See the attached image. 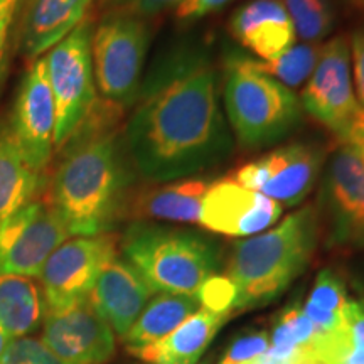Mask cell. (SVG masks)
Returning a JSON list of instances; mask_svg holds the SVG:
<instances>
[{"mask_svg": "<svg viewBox=\"0 0 364 364\" xmlns=\"http://www.w3.org/2000/svg\"><path fill=\"white\" fill-rule=\"evenodd\" d=\"M233 38L255 53L260 61L280 56L295 44L294 24L282 0H252L230 21Z\"/></svg>", "mask_w": 364, "mask_h": 364, "instance_id": "obj_18", "label": "cell"}, {"mask_svg": "<svg viewBox=\"0 0 364 364\" xmlns=\"http://www.w3.org/2000/svg\"><path fill=\"white\" fill-rule=\"evenodd\" d=\"M11 336L7 334L6 332V329H4L2 326H0V358L4 356V353H6V349H7V346H9V343H11Z\"/></svg>", "mask_w": 364, "mask_h": 364, "instance_id": "obj_35", "label": "cell"}, {"mask_svg": "<svg viewBox=\"0 0 364 364\" xmlns=\"http://www.w3.org/2000/svg\"><path fill=\"white\" fill-rule=\"evenodd\" d=\"M245 364H322V363H318L309 351H299V353L289 354V356H282V354H277L268 349L265 354H262V356L255 358L250 363H245Z\"/></svg>", "mask_w": 364, "mask_h": 364, "instance_id": "obj_33", "label": "cell"}, {"mask_svg": "<svg viewBox=\"0 0 364 364\" xmlns=\"http://www.w3.org/2000/svg\"><path fill=\"white\" fill-rule=\"evenodd\" d=\"M46 302L31 277L0 275V326L11 339L26 338L43 324Z\"/></svg>", "mask_w": 364, "mask_h": 364, "instance_id": "obj_22", "label": "cell"}, {"mask_svg": "<svg viewBox=\"0 0 364 364\" xmlns=\"http://www.w3.org/2000/svg\"><path fill=\"white\" fill-rule=\"evenodd\" d=\"M349 56H351L354 93H356L359 107L364 112V27L353 33L349 41Z\"/></svg>", "mask_w": 364, "mask_h": 364, "instance_id": "obj_29", "label": "cell"}, {"mask_svg": "<svg viewBox=\"0 0 364 364\" xmlns=\"http://www.w3.org/2000/svg\"><path fill=\"white\" fill-rule=\"evenodd\" d=\"M154 294L147 280L117 255L105 265L88 299L113 332L124 338Z\"/></svg>", "mask_w": 364, "mask_h": 364, "instance_id": "obj_16", "label": "cell"}, {"mask_svg": "<svg viewBox=\"0 0 364 364\" xmlns=\"http://www.w3.org/2000/svg\"><path fill=\"white\" fill-rule=\"evenodd\" d=\"M201 309L196 295L161 292L149 300L130 331L122 338L125 348H139L169 336Z\"/></svg>", "mask_w": 364, "mask_h": 364, "instance_id": "obj_23", "label": "cell"}, {"mask_svg": "<svg viewBox=\"0 0 364 364\" xmlns=\"http://www.w3.org/2000/svg\"><path fill=\"white\" fill-rule=\"evenodd\" d=\"M318 54H321V46L302 43L294 44L280 56L268 59V61L252 59V63L257 70L272 76L273 80L280 81L287 88L294 90L306 85L307 80L311 78L317 66Z\"/></svg>", "mask_w": 364, "mask_h": 364, "instance_id": "obj_24", "label": "cell"}, {"mask_svg": "<svg viewBox=\"0 0 364 364\" xmlns=\"http://www.w3.org/2000/svg\"><path fill=\"white\" fill-rule=\"evenodd\" d=\"M7 125L26 162L36 172L44 174L56 152V107L46 75L44 56L31 61L17 90Z\"/></svg>", "mask_w": 364, "mask_h": 364, "instance_id": "obj_12", "label": "cell"}, {"mask_svg": "<svg viewBox=\"0 0 364 364\" xmlns=\"http://www.w3.org/2000/svg\"><path fill=\"white\" fill-rule=\"evenodd\" d=\"M211 182L209 177H184L161 182L136 194L130 204V213L139 218V221L199 223L203 198Z\"/></svg>", "mask_w": 364, "mask_h": 364, "instance_id": "obj_20", "label": "cell"}, {"mask_svg": "<svg viewBox=\"0 0 364 364\" xmlns=\"http://www.w3.org/2000/svg\"><path fill=\"white\" fill-rule=\"evenodd\" d=\"M184 0H125L124 6H127V12L134 14L145 19V17L157 16V14L171 11L181 6Z\"/></svg>", "mask_w": 364, "mask_h": 364, "instance_id": "obj_32", "label": "cell"}, {"mask_svg": "<svg viewBox=\"0 0 364 364\" xmlns=\"http://www.w3.org/2000/svg\"><path fill=\"white\" fill-rule=\"evenodd\" d=\"M21 0H4L0 4V80L4 76V68L7 61L9 39H11V27L14 24V17L19 11Z\"/></svg>", "mask_w": 364, "mask_h": 364, "instance_id": "obj_31", "label": "cell"}, {"mask_svg": "<svg viewBox=\"0 0 364 364\" xmlns=\"http://www.w3.org/2000/svg\"><path fill=\"white\" fill-rule=\"evenodd\" d=\"M41 341L70 364H105L115 354L112 326L91 306L90 299L46 311Z\"/></svg>", "mask_w": 364, "mask_h": 364, "instance_id": "obj_14", "label": "cell"}, {"mask_svg": "<svg viewBox=\"0 0 364 364\" xmlns=\"http://www.w3.org/2000/svg\"><path fill=\"white\" fill-rule=\"evenodd\" d=\"M203 364H211V363H209V361H208V363H203Z\"/></svg>", "mask_w": 364, "mask_h": 364, "instance_id": "obj_38", "label": "cell"}, {"mask_svg": "<svg viewBox=\"0 0 364 364\" xmlns=\"http://www.w3.org/2000/svg\"><path fill=\"white\" fill-rule=\"evenodd\" d=\"M149 44V24L127 11L110 14L93 27L91 61L97 93L118 110L139 97Z\"/></svg>", "mask_w": 364, "mask_h": 364, "instance_id": "obj_6", "label": "cell"}, {"mask_svg": "<svg viewBox=\"0 0 364 364\" xmlns=\"http://www.w3.org/2000/svg\"><path fill=\"white\" fill-rule=\"evenodd\" d=\"M4 2V0H0V4H2Z\"/></svg>", "mask_w": 364, "mask_h": 364, "instance_id": "obj_39", "label": "cell"}, {"mask_svg": "<svg viewBox=\"0 0 364 364\" xmlns=\"http://www.w3.org/2000/svg\"><path fill=\"white\" fill-rule=\"evenodd\" d=\"M124 142L139 174L156 184L193 177L230 156L218 73L203 49H176L157 63L140 85Z\"/></svg>", "mask_w": 364, "mask_h": 364, "instance_id": "obj_1", "label": "cell"}, {"mask_svg": "<svg viewBox=\"0 0 364 364\" xmlns=\"http://www.w3.org/2000/svg\"><path fill=\"white\" fill-rule=\"evenodd\" d=\"M100 6H122V4H125V0H98Z\"/></svg>", "mask_w": 364, "mask_h": 364, "instance_id": "obj_36", "label": "cell"}, {"mask_svg": "<svg viewBox=\"0 0 364 364\" xmlns=\"http://www.w3.org/2000/svg\"><path fill=\"white\" fill-rule=\"evenodd\" d=\"M228 317L201 307L166 338L127 351L145 364H196Z\"/></svg>", "mask_w": 364, "mask_h": 364, "instance_id": "obj_19", "label": "cell"}, {"mask_svg": "<svg viewBox=\"0 0 364 364\" xmlns=\"http://www.w3.org/2000/svg\"><path fill=\"white\" fill-rule=\"evenodd\" d=\"M230 2L231 0H184L176 9V17L181 22H194L218 12Z\"/></svg>", "mask_w": 364, "mask_h": 364, "instance_id": "obj_30", "label": "cell"}, {"mask_svg": "<svg viewBox=\"0 0 364 364\" xmlns=\"http://www.w3.org/2000/svg\"><path fill=\"white\" fill-rule=\"evenodd\" d=\"M70 236L44 194L39 196L0 225V275L38 279L51 253Z\"/></svg>", "mask_w": 364, "mask_h": 364, "instance_id": "obj_10", "label": "cell"}, {"mask_svg": "<svg viewBox=\"0 0 364 364\" xmlns=\"http://www.w3.org/2000/svg\"><path fill=\"white\" fill-rule=\"evenodd\" d=\"M349 145H353V147L358 150L359 157H361L364 162V124L361 125V129L356 132V135L353 136V140L349 142Z\"/></svg>", "mask_w": 364, "mask_h": 364, "instance_id": "obj_34", "label": "cell"}, {"mask_svg": "<svg viewBox=\"0 0 364 364\" xmlns=\"http://www.w3.org/2000/svg\"><path fill=\"white\" fill-rule=\"evenodd\" d=\"M295 34L304 43L316 44L331 34L334 11L329 0H282Z\"/></svg>", "mask_w": 364, "mask_h": 364, "instance_id": "obj_25", "label": "cell"}, {"mask_svg": "<svg viewBox=\"0 0 364 364\" xmlns=\"http://www.w3.org/2000/svg\"><path fill=\"white\" fill-rule=\"evenodd\" d=\"M0 364H70L58 358L41 339L17 338L9 343Z\"/></svg>", "mask_w": 364, "mask_h": 364, "instance_id": "obj_26", "label": "cell"}, {"mask_svg": "<svg viewBox=\"0 0 364 364\" xmlns=\"http://www.w3.org/2000/svg\"><path fill=\"white\" fill-rule=\"evenodd\" d=\"M223 75L228 124L243 149L280 142L300 124L304 110L295 91L257 70L252 58L230 54Z\"/></svg>", "mask_w": 364, "mask_h": 364, "instance_id": "obj_5", "label": "cell"}, {"mask_svg": "<svg viewBox=\"0 0 364 364\" xmlns=\"http://www.w3.org/2000/svg\"><path fill=\"white\" fill-rule=\"evenodd\" d=\"M112 105L95 110L83 129L61 150L65 156L44 188L46 201L71 236H98L112 230L124 213L132 172L124 139L113 120Z\"/></svg>", "mask_w": 364, "mask_h": 364, "instance_id": "obj_2", "label": "cell"}, {"mask_svg": "<svg viewBox=\"0 0 364 364\" xmlns=\"http://www.w3.org/2000/svg\"><path fill=\"white\" fill-rule=\"evenodd\" d=\"M270 348V338L267 332H252V334L241 336L230 346L228 353L220 364H245L252 359L265 354Z\"/></svg>", "mask_w": 364, "mask_h": 364, "instance_id": "obj_28", "label": "cell"}, {"mask_svg": "<svg viewBox=\"0 0 364 364\" xmlns=\"http://www.w3.org/2000/svg\"><path fill=\"white\" fill-rule=\"evenodd\" d=\"M93 0H26L17 29V49L34 61L88 19Z\"/></svg>", "mask_w": 364, "mask_h": 364, "instance_id": "obj_17", "label": "cell"}, {"mask_svg": "<svg viewBox=\"0 0 364 364\" xmlns=\"http://www.w3.org/2000/svg\"><path fill=\"white\" fill-rule=\"evenodd\" d=\"M302 110L349 144L364 124V112L354 93L349 41L334 38L321 46L318 61L300 95Z\"/></svg>", "mask_w": 364, "mask_h": 364, "instance_id": "obj_8", "label": "cell"}, {"mask_svg": "<svg viewBox=\"0 0 364 364\" xmlns=\"http://www.w3.org/2000/svg\"><path fill=\"white\" fill-rule=\"evenodd\" d=\"M44 188V174L36 172L26 162L7 122H0V225L38 199Z\"/></svg>", "mask_w": 364, "mask_h": 364, "instance_id": "obj_21", "label": "cell"}, {"mask_svg": "<svg viewBox=\"0 0 364 364\" xmlns=\"http://www.w3.org/2000/svg\"><path fill=\"white\" fill-rule=\"evenodd\" d=\"M120 247L154 292L198 295L220 267V252L211 240L157 223H132Z\"/></svg>", "mask_w": 364, "mask_h": 364, "instance_id": "obj_4", "label": "cell"}, {"mask_svg": "<svg viewBox=\"0 0 364 364\" xmlns=\"http://www.w3.org/2000/svg\"><path fill=\"white\" fill-rule=\"evenodd\" d=\"M91 34L93 24L86 19L44 54L46 75L56 107V150L65 147L97 110Z\"/></svg>", "mask_w": 364, "mask_h": 364, "instance_id": "obj_7", "label": "cell"}, {"mask_svg": "<svg viewBox=\"0 0 364 364\" xmlns=\"http://www.w3.org/2000/svg\"><path fill=\"white\" fill-rule=\"evenodd\" d=\"M321 201L331 243L364 250V162L353 145L341 144L327 162Z\"/></svg>", "mask_w": 364, "mask_h": 364, "instance_id": "obj_13", "label": "cell"}, {"mask_svg": "<svg viewBox=\"0 0 364 364\" xmlns=\"http://www.w3.org/2000/svg\"><path fill=\"white\" fill-rule=\"evenodd\" d=\"M353 4H358V6H364V0H351Z\"/></svg>", "mask_w": 364, "mask_h": 364, "instance_id": "obj_37", "label": "cell"}, {"mask_svg": "<svg viewBox=\"0 0 364 364\" xmlns=\"http://www.w3.org/2000/svg\"><path fill=\"white\" fill-rule=\"evenodd\" d=\"M324 161V150L317 145L290 144L243 164L233 179L282 206H297L312 193Z\"/></svg>", "mask_w": 364, "mask_h": 364, "instance_id": "obj_11", "label": "cell"}, {"mask_svg": "<svg viewBox=\"0 0 364 364\" xmlns=\"http://www.w3.org/2000/svg\"><path fill=\"white\" fill-rule=\"evenodd\" d=\"M317 240L318 216L309 204L273 230L236 241L226 263V277L236 287L235 309L265 306L284 294L309 267Z\"/></svg>", "mask_w": 364, "mask_h": 364, "instance_id": "obj_3", "label": "cell"}, {"mask_svg": "<svg viewBox=\"0 0 364 364\" xmlns=\"http://www.w3.org/2000/svg\"><path fill=\"white\" fill-rule=\"evenodd\" d=\"M203 309L221 314V316H230L235 311L236 302V287L226 275H213L204 282L198 295H196Z\"/></svg>", "mask_w": 364, "mask_h": 364, "instance_id": "obj_27", "label": "cell"}, {"mask_svg": "<svg viewBox=\"0 0 364 364\" xmlns=\"http://www.w3.org/2000/svg\"><path fill=\"white\" fill-rule=\"evenodd\" d=\"M115 257L117 240L108 233L68 238L51 253L38 277L46 311L88 299L105 265Z\"/></svg>", "mask_w": 364, "mask_h": 364, "instance_id": "obj_9", "label": "cell"}, {"mask_svg": "<svg viewBox=\"0 0 364 364\" xmlns=\"http://www.w3.org/2000/svg\"><path fill=\"white\" fill-rule=\"evenodd\" d=\"M284 206L257 191L247 189L233 177L213 181L201 203L199 225L225 236H253L275 225Z\"/></svg>", "mask_w": 364, "mask_h": 364, "instance_id": "obj_15", "label": "cell"}]
</instances>
